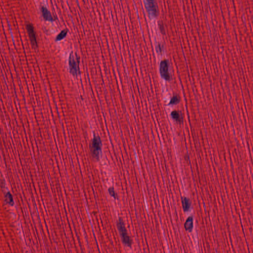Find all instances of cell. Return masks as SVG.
<instances>
[{
  "instance_id": "obj_4",
  "label": "cell",
  "mask_w": 253,
  "mask_h": 253,
  "mask_svg": "<svg viewBox=\"0 0 253 253\" xmlns=\"http://www.w3.org/2000/svg\"><path fill=\"white\" fill-rule=\"evenodd\" d=\"M160 73L162 78L166 80L169 81L170 79V75L169 72V64L167 60H164L161 61L160 67Z\"/></svg>"
},
{
  "instance_id": "obj_5",
  "label": "cell",
  "mask_w": 253,
  "mask_h": 253,
  "mask_svg": "<svg viewBox=\"0 0 253 253\" xmlns=\"http://www.w3.org/2000/svg\"><path fill=\"white\" fill-rule=\"evenodd\" d=\"M26 29L32 44L33 45V46L36 47L37 45V42L33 26L32 24H27L26 25Z\"/></svg>"
},
{
  "instance_id": "obj_3",
  "label": "cell",
  "mask_w": 253,
  "mask_h": 253,
  "mask_svg": "<svg viewBox=\"0 0 253 253\" xmlns=\"http://www.w3.org/2000/svg\"><path fill=\"white\" fill-rule=\"evenodd\" d=\"M101 147L102 143L100 138L98 137H94L91 145V151L93 157L97 160L99 159L100 158Z\"/></svg>"
},
{
  "instance_id": "obj_10",
  "label": "cell",
  "mask_w": 253,
  "mask_h": 253,
  "mask_svg": "<svg viewBox=\"0 0 253 253\" xmlns=\"http://www.w3.org/2000/svg\"><path fill=\"white\" fill-rule=\"evenodd\" d=\"M171 116L173 117V119H174L176 121L178 122H181L182 118L180 116L179 113L177 111H174L171 112Z\"/></svg>"
},
{
  "instance_id": "obj_11",
  "label": "cell",
  "mask_w": 253,
  "mask_h": 253,
  "mask_svg": "<svg viewBox=\"0 0 253 253\" xmlns=\"http://www.w3.org/2000/svg\"><path fill=\"white\" fill-rule=\"evenodd\" d=\"M67 34V30L66 29L62 30L59 34L58 36H57V41H60L64 38L66 36Z\"/></svg>"
},
{
  "instance_id": "obj_9",
  "label": "cell",
  "mask_w": 253,
  "mask_h": 253,
  "mask_svg": "<svg viewBox=\"0 0 253 253\" xmlns=\"http://www.w3.org/2000/svg\"><path fill=\"white\" fill-rule=\"evenodd\" d=\"M184 228L187 231H191L193 227V221L192 217H189L186 220L184 225Z\"/></svg>"
},
{
  "instance_id": "obj_2",
  "label": "cell",
  "mask_w": 253,
  "mask_h": 253,
  "mask_svg": "<svg viewBox=\"0 0 253 253\" xmlns=\"http://www.w3.org/2000/svg\"><path fill=\"white\" fill-rule=\"evenodd\" d=\"M69 66L70 71L72 75L77 76L80 74L79 58L73 52L71 53L69 56Z\"/></svg>"
},
{
  "instance_id": "obj_1",
  "label": "cell",
  "mask_w": 253,
  "mask_h": 253,
  "mask_svg": "<svg viewBox=\"0 0 253 253\" xmlns=\"http://www.w3.org/2000/svg\"><path fill=\"white\" fill-rule=\"evenodd\" d=\"M117 226L120 234L122 242L126 246L131 247L132 245V240L128 233L123 220L119 219L117 223Z\"/></svg>"
},
{
  "instance_id": "obj_14",
  "label": "cell",
  "mask_w": 253,
  "mask_h": 253,
  "mask_svg": "<svg viewBox=\"0 0 253 253\" xmlns=\"http://www.w3.org/2000/svg\"><path fill=\"white\" fill-rule=\"evenodd\" d=\"M180 97L177 96H174L173 98H171V100L169 104H171V105H172V104H177L180 102Z\"/></svg>"
},
{
  "instance_id": "obj_8",
  "label": "cell",
  "mask_w": 253,
  "mask_h": 253,
  "mask_svg": "<svg viewBox=\"0 0 253 253\" xmlns=\"http://www.w3.org/2000/svg\"><path fill=\"white\" fill-rule=\"evenodd\" d=\"M41 11L43 17L45 20L47 21H53V18L51 14L47 8L44 7H42Z\"/></svg>"
},
{
  "instance_id": "obj_13",
  "label": "cell",
  "mask_w": 253,
  "mask_h": 253,
  "mask_svg": "<svg viewBox=\"0 0 253 253\" xmlns=\"http://www.w3.org/2000/svg\"><path fill=\"white\" fill-rule=\"evenodd\" d=\"M6 200L8 203L10 205H13L14 204L13 196L10 193H7L6 195Z\"/></svg>"
},
{
  "instance_id": "obj_6",
  "label": "cell",
  "mask_w": 253,
  "mask_h": 253,
  "mask_svg": "<svg viewBox=\"0 0 253 253\" xmlns=\"http://www.w3.org/2000/svg\"><path fill=\"white\" fill-rule=\"evenodd\" d=\"M147 8L149 13L153 17H156L158 14L157 8L155 0H146Z\"/></svg>"
},
{
  "instance_id": "obj_12",
  "label": "cell",
  "mask_w": 253,
  "mask_h": 253,
  "mask_svg": "<svg viewBox=\"0 0 253 253\" xmlns=\"http://www.w3.org/2000/svg\"><path fill=\"white\" fill-rule=\"evenodd\" d=\"M108 192L110 193V195L111 196L113 197L115 199H118V196L117 193L115 191L114 188L113 187H111L109 189H108Z\"/></svg>"
},
{
  "instance_id": "obj_7",
  "label": "cell",
  "mask_w": 253,
  "mask_h": 253,
  "mask_svg": "<svg viewBox=\"0 0 253 253\" xmlns=\"http://www.w3.org/2000/svg\"><path fill=\"white\" fill-rule=\"evenodd\" d=\"M181 203H182L183 210H184V211L187 212L190 210L191 207V202L190 199L184 197L181 198Z\"/></svg>"
}]
</instances>
